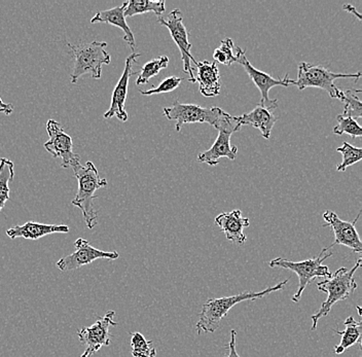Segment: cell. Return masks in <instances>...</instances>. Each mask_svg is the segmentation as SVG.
<instances>
[{"instance_id": "4dcf8cb0", "label": "cell", "mask_w": 362, "mask_h": 357, "mask_svg": "<svg viewBox=\"0 0 362 357\" xmlns=\"http://www.w3.org/2000/svg\"><path fill=\"white\" fill-rule=\"evenodd\" d=\"M236 331H235V329H232V331H230V342H228V344L226 345L228 348V354L226 357H241L239 356V354H238L236 350Z\"/></svg>"}, {"instance_id": "ba28073f", "label": "cell", "mask_w": 362, "mask_h": 357, "mask_svg": "<svg viewBox=\"0 0 362 357\" xmlns=\"http://www.w3.org/2000/svg\"><path fill=\"white\" fill-rule=\"evenodd\" d=\"M158 22L168 29L174 42L180 49L183 71L189 74V83H196V76H194V69H192L191 65V60L196 65L198 61L194 58L191 53L192 44L189 42V31H187L185 25L183 24L182 13H181L180 8H175L169 13L166 19L158 17Z\"/></svg>"}, {"instance_id": "e0dca14e", "label": "cell", "mask_w": 362, "mask_h": 357, "mask_svg": "<svg viewBox=\"0 0 362 357\" xmlns=\"http://www.w3.org/2000/svg\"><path fill=\"white\" fill-rule=\"evenodd\" d=\"M69 227L66 225H47V223L27 221L24 225L15 226L6 230L10 239L23 238L27 240H38L52 234H67Z\"/></svg>"}, {"instance_id": "f546056e", "label": "cell", "mask_w": 362, "mask_h": 357, "mask_svg": "<svg viewBox=\"0 0 362 357\" xmlns=\"http://www.w3.org/2000/svg\"><path fill=\"white\" fill-rule=\"evenodd\" d=\"M182 81V78H178V76H169V78L162 81V83L157 88H153V89L151 90H140V94L149 96V95L165 94V93L173 92L174 90L180 87Z\"/></svg>"}, {"instance_id": "83f0119b", "label": "cell", "mask_w": 362, "mask_h": 357, "mask_svg": "<svg viewBox=\"0 0 362 357\" xmlns=\"http://www.w3.org/2000/svg\"><path fill=\"white\" fill-rule=\"evenodd\" d=\"M338 125L334 128V133L337 135L348 134L353 139H361L362 136V129L361 125L355 119L351 117H344L339 115L337 117Z\"/></svg>"}, {"instance_id": "30bf717a", "label": "cell", "mask_w": 362, "mask_h": 357, "mask_svg": "<svg viewBox=\"0 0 362 357\" xmlns=\"http://www.w3.org/2000/svg\"><path fill=\"white\" fill-rule=\"evenodd\" d=\"M49 140L44 144L47 153L56 159L61 160L63 168H72L81 163V157L74 153V142L71 137L64 132V129L55 119H49L47 123Z\"/></svg>"}, {"instance_id": "ac0fdd59", "label": "cell", "mask_w": 362, "mask_h": 357, "mask_svg": "<svg viewBox=\"0 0 362 357\" xmlns=\"http://www.w3.org/2000/svg\"><path fill=\"white\" fill-rule=\"evenodd\" d=\"M233 131L219 130L218 136L214 144V146L208 151L200 153L198 157V161L205 163L209 166H215L219 164V160L221 158H228L230 161L236 159L238 148L236 146L230 144V137L233 135Z\"/></svg>"}, {"instance_id": "277c9868", "label": "cell", "mask_w": 362, "mask_h": 357, "mask_svg": "<svg viewBox=\"0 0 362 357\" xmlns=\"http://www.w3.org/2000/svg\"><path fill=\"white\" fill-rule=\"evenodd\" d=\"M361 267V259L359 257L357 259V263L351 270L341 267L336 271L334 275L317 283V288L319 291L327 293V299L321 305V308L314 315H312L311 320L313 322L312 331H315L319 320L329 314L334 304L341 302V300L349 299L351 295L354 293L357 288L354 274Z\"/></svg>"}, {"instance_id": "1f68e13d", "label": "cell", "mask_w": 362, "mask_h": 357, "mask_svg": "<svg viewBox=\"0 0 362 357\" xmlns=\"http://www.w3.org/2000/svg\"><path fill=\"white\" fill-rule=\"evenodd\" d=\"M0 112L6 115H11L13 112V105L11 103H4L0 97Z\"/></svg>"}, {"instance_id": "484cf974", "label": "cell", "mask_w": 362, "mask_h": 357, "mask_svg": "<svg viewBox=\"0 0 362 357\" xmlns=\"http://www.w3.org/2000/svg\"><path fill=\"white\" fill-rule=\"evenodd\" d=\"M214 58L215 61L226 65V66H230L233 63H237L236 46H235L232 38H225L221 40V47H217L214 51Z\"/></svg>"}, {"instance_id": "4316f807", "label": "cell", "mask_w": 362, "mask_h": 357, "mask_svg": "<svg viewBox=\"0 0 362 357\" xmlns=\"http://www.w3.org/2000/svg\"><path fill=\"white\" fill-rule=\"evenodd\" d=\"M337 151L343 155V161L337 167V171H339V172H345L348 167L361 161V148H355V146H351L348 142H344L343 146L337 148Z\"/></svg>"}, {"instance_id": "6da1fadb", "label": "cell", "mask_w": 362, "mask_h": 357, "mask_svg": "<svg viewBox=\"0 0 362 357\" xmlns=\"http://www.w3.org/2000/svg\"><path fill=\"white\" fill-rule=\"evenodd\" d=\"M163 114L170 121L176 122L177 132H180L185 124L194 123L208 124L217 131L228 130L237 132L240 130L234 117L217 106L202 107L196 104L180 103L176 99L171 107H164Z\"/></svg>"}, {"instance_id": "e575fe53", "label": "cell", "mask_w": 362, "mask_h": 357, "mask_svg": "<svg viewBox=\"0 0 362 357\" xmlns=\"http://www.w3.org/2000/svg\"><path fill=\"white\" fill-rule=\"evenodd\" d=\"M357 310H358V315H359V316H361V307H357Z\"/></svg>"}, {"instance_id": "d6986e66", "label": "cell", "mask_w": 362, "mask_h": 357, "mask_svg": "<svg viewBox=\"0 0 362 357\" xmlns=\"http://www.w3.org/2000/svg\"><path fill=\"white\" fill-rule=\"evenodd\" d=\"M127 4H128V2L124 1L122 6H117V8L97 13L96 15L93 17V19L90 20V23L110 24L121 29L124 33V42L129 45V47H131L132 51H134L136 47L134 35H133L132 30H131L129 25L127 24L126 17H124V10H126Z\"/></svg>"}, {"instance_id": "d4e9b609", "label": "cell", "mask_w": 362, "mask_h": 357, "mask_svg": "<svg viewBox=\"0 0 362 357\" xmlns=\"http://www.w3.org/2000/svg\"><path fill=\"white\" fill-rule=\"evenodd\" d=\"M168 64L169 58L167 56H160V57L148 61V62L144 65L141 71L138 74L136 85H146L151 78L158 76L160 70L167 69Z\"/></svg>"}, {"instance_id": "2e32d148", "label": "cell", "mask_w": 362, "mask_h": 357, "mask_svg": "<svg viewBox=\"0 0 362 357\" xmlns=\"http://www.w3.org/2000/svg\"><path fill=\"white\" fill-rule=\"evenodd\" d=\"M215 223L225 233L226 239L230 242L243 245L247 240L244 234V229L248 228L250 223L247 218L242 216L241 210L235 209L219 214L215 218Z\"/></svg>"}, {"instance_id": "3957f363", "label": "cell", "mask_w": 362, "mask_h": 357, "mask_svg": "<svg viewBox=\"0 0 362 357\" xmlns=\"http://www.w3.org/2000/svg\"><path fill=\"white\" fill-rule=\"evenodd\" d=\"M74 176L78 180V189L71 204L79 208L85 219L86 225L89 229H94L98 221V211H96L93 204L95 198V192L100 187L107 185V180L100 177L98 169L94 163L87 162L85 165L79 164L72 167Z\"/></svg>"}, {"instance_id": "cb8c5ba5", "label": "cell", "mask_w": 362, "mask_h": 357, "mask_svg": "<svg viewBox=\"0 0 362 357\" xmlns=\"http://www.w3.org/2000/svg\"><path fill=\"white\" fill-rule=\"evenodd\" d=\"M361 90L348 89L343 91L339 100L344 103V117H351V119H361L362 117V104L361 97L357 94H361Z\"/></svg>"}, {"instance_id": "8992f818", "label": "cell", "mask_w": 362, "mask_h": 357, "mask_svg": "<svg viewBox=\"0 0 362 357\" xmlns=\"http://www.w3.org/2000/svg\"><path fill=\"white\" fill-rule=\"evenodd\" d=\"M361 78V72L356 74H336L321 66L310 63L302 62L298 66V78L291 80V85L298 87L300 91L308 88H318L329 95L332 98L341 99L343 90L337 87L334 81L339 78H354L358 81Z\"/></svg>"}, {"instance_id": "9c48e42d", "label": "cell", "mask_w": 362, "mask_h": 357, "mask_svg": "<svg viewBox=\"0 0 362 357\" xmlns=\"http://www.w3.org/2000/svg\"><path fill=\"white\" fill-rule=\"evenodd\" d=\"M115 316V311H107L103 317L98 316L94 324L78 329L76 334H78L79 342L85 346V351L81 357L94 356L104 346L110 345L112 336L110 329L117 325V322L113 320Z\"/></svg>"}, {"instance_id": "603a6c76", "label": "cell", "mask_w": 362, "mask_h": 357, "mask_svg": "<svg viewBox=\"0 0 362 357\" xmlns=\"http://www.w3.org/2000/svg\"><path fill=\"white\" fill-rule=\"evenodd\" d=\"M15 177V164L10 159L0 158V212L10 200V182Z\"/></svg>"}, {"instance_id": "5bb4252c", "label": "cell", "mask_w": 362, "mask_h": 357, "mask_svg": "<svg viewBox=\"0 0 362 357\" xmlns=\"http://www.w3.org/2000/svg\"><path fill=\"white\" fill-rule=\"evenodd\" d=\"M139 57L140 54L132 53L126 59L123 74L113 90L112 103H110V110L104 114V119H112V117H117L119 121L124 122V123L128 121L129 115L124 110V104H126L127 95H128L129 81L132 78L133 74H137V72L133 71V65L138 62Z\"/></svg>"}, {"instance_id": "8fae6325", "label": "cell", "mask_w": 362, "mask_h": 357, "mask_svg": "<svg viewBox=\"0 0 362 357\" xmlns=\"http://www.w3.org/2000/svg\"><path fill=\"white\" fill-rule=\"evenodd\" d=\"M74 247H76V252L74 254L62 257L56 263L57 268L62 272L78 270L81 267L90 265L96 259H103L113 261L119 257V252H103V250H97L83 238H78L74 242Z\"/></svg>"}, {"instance_id": "836d02e7", "label": "cell", "mask_w": 362, "mask_h": 357, "mask_svg": "<svg viewBox=\"0 0 362 357\" xmlns=\"http://www.w3.org/2000/svg\"><path fill=\"white\" fill-rule=\"evenodd\" d=\"M156 356H157V350H156V348H153V351H151V357Z\"/></svg>"}, {"instance_id": "9a60e30c", "label": "cell", "mask_w": 362, "mask_h": 357, "mask_svg": "<svg viewBox=\"0 0 362 357\" xmlns=\"http://www.w3.org/2000/svg\"><path fill=\"white\" fill-rule=\"evenodd\" d=\"M277 107L278 104L271 106L259 104L250 112H246L240 117H234V119L238 128L241 129L242 126H251V127L259 129L264 139H270L274 126L279 119V117L274 115V110Z\"/></svg>"}, {"instance_id": "ffe728a7", "label": "cell", "mask_w": 362, "mask_h": 357, "mask_svg": "<svg viewBox=\"0 0 362 357\" xmlns=\"http://www.w3.org/2000/svg\"><path fill=\"white\" fill-rule=\"evenodd\" d=\"M196 66L198 69L196 81H198L201 94L205 97L218 96L221 88V74L216 63L205 60L197 63Z\"/></svg>"}, {"instance_id": "7a4b0ae2", "label": "cell", "mask_w": 362, "mask_h": 357, "mask_svg": "<svg viewBox=\"0 0 362 357\" xmlns=\"http://www.w3.org/2000/svg\"><path fill=\"white\" fill-rule=\"evenodd\" d=\"M287 283H288V280H284V281L276 284L275 286L266 288L259 293L245 291V293L230 295V297L210 299L203 305L202 310L199 315V322L196 324L197 333L199 334L214 333L221 327V322L233 307L236 306L239 303L245 302V300L262 299L272 293L281 291Z\"/></svg>"}, {"instance_id": "7c38bea8", "label": "cell", "mask_w": 362, "mask_h": 357, "mask_svg": "<svg viewBox=\"0 0 362 357\" xmlns=\"http://www.w3.org/2000/svg\"><path fill=\"white\" fill-rule=\"evenodd\" d=\"M361 213L353 221H345L339 218L336 212L332 210H327L323 213V219L325 221L323 227H329L334 234V242L328 246L327 250L336 245H344L350 248L356 254H361L362 242L361 236L357 232L355 225L358 221Z\"/></svg>"}, {"instance_id": "44dd1931", "label": "cell", "mask_w": 362, "mask_h": 357, "mask_svg": "<svg viewBox=\"0 0 362 357\" xmlns=\"http://www.w3.org/2000/svg\"><path fill=\"white\" fill-rule=\"evenodd\" d=\"M346 329L343 332L334 329V333L341 336V343L334 347V353L339 354L349 349L350 347L359 343L361 345V322H357L353 316L345 320Z\"/></svg>"}, {"instance_id": "d6a6232c", "label": "cell", "mask_w": 362, "mask_h": 357, "mask_svg": "<svg viewBox=\"0 0 362 357\" xmlns=\"http://www.w3.org/2000/svg\"><path fill=\"white\" fill-rule=\"evenodd\" d=\"M343 8L346 11V12L352 13V15H354L355 17L359 20V21H361V15L357 12V10L354 8V6H351V4H345V6H343Z\"/></svg>"}, {"instance_id": "5b68a950", "label": "cell", "mask_w": 362, "mask_h": 357, "mask_svg": "<svg viewBox=\"0 0 362 357\" xmlns=\"http://www.w3.org/2000/svg\"><path fill=\"white\" fill-rule=\"evenodd\" d=\"M70 54L74 59V67L70 81L78 83L81 76H89L99 80L101 78L103 65L110 64L112 57L106 51L107 44L105 42H92L90 44H81L78 46L69 45Z\"/></svg>"}, {"instance_id": "f1b7e54d", "label": "cell", "mask_w": 362, "mask_h": 357, "mask_svg": "<svg viewBox=\"0 0 362 357\" xmlns=\"http://www.w3.org/2000/svg\"><path fill=\"white\" fill-rule=\"evenodd\" d=\"M131 346H132V356L134 357H151L153 351V341H147L144 334L131 333Z\"/></svg>"}, {"instance_id": "7402d4cb", "label": "cell", "mask_w": 362, "mask_h": 357, "mask_svg": "<svg viewBox=\"0 0 362 357\" xmlns=\"http://www.w3.org/2000/svg\"><path fill=\"white\" fill-rule=\"evenodd\" d=\"M124 10V17H134L136 15H142L146 13H153L158 17H162L166 11V4L160 1H151V0H130Z\"/></svg>"}, {"instance_id": "52a82bcc", "label": "cell", "mask_w": 362, "mask_h": 357, "mask_svg": "<svg viewBox=\"0 0 362 357\" xmlns=\"http://www.w3.org/2000/svg\"><path fill=\"white\" fill-rule=\"evenodd\" d=\"M327 250V247H325L316 259H305V261L302 262H291L288 259H282V257H277V259H272L270 262L271 268L287 269V270L293 271L298 275V288L293 297L294 303L300 302L303 293H304L307 286L311 283L312 280L315 279V278H329L332 276L329 268L323 265V262L327 261L332 255V254H325Z\"/></svg>"}, {"instance_id": "4fadbf2b", "label": "cell", "mask_w": 362, "mask_h": 357, "mask_svg": "<svg viewBox=\"0 0 362 357\" xmlns=\"http://www.w3.org/2000/svg\"><path fill=\"white\" fill-rule=\"evenodd\" d=\"M238 61L237 63L241 64L245 71L247 72L249 78L255 83V85L259 88L260 95H262V100L260 104L266 106L274 105L278 104L277 99L272 100L269 96V92L274 87H288L291 85V78H289L288 74L282 78V80H276L270 74L266 72L260 71L255 69L252 64L247 60L245 56V51L241 47H236Z\"/></svg>"}]
</instances>
